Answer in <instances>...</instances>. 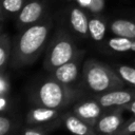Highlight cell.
I'll list each match as a JSON object with an SVG mask.
<instances>
[{
  "mask_svg": "<svg viewBox=\"0 0 135 135\" xmlns=\"http://www.w3.org/2000/svg\"><path fill=\"white\" fill-rule=\"evenodd\" d=\"M53 18L47 15L42 21L19 32L13 39V52L9 65L20 69L34 63L50 42Z\"/></svg>",
  "mask_w": 135,
  "mask_h": 135,
  "instance_id": "6da1fadb",
  "label": "cell"
},
{
  "mask_svg": "<svg viewBox=\"0 0 135 135\" xmlns=\"http://www.w3.org/2000/svg\"><path fill=\"white\" fill-rule=\"evenodd\" d=\"M82 78L85 86L96 94L123 89L126 83L115 69L93 58H89L83 62Z\"/></svg>",
  "mask_w": 135,
  "mask_h": 135,
  "instance_id": "7a4b0ae2",
  "label": "cell"
},
{
  "mask_svg": "<svg viewBox=\"0 0 135 135\" xmlns=\"http://www.w3.org/2000/svg\"><path fill=\"white\" fill-rule=\"evenodd\" d=\"M75 97V91L57 81L52 76L42 80L31 93L32 103L36 107L61 110Z\"/></svg>",
  "mask_w": 135,
  "mask_h": 135,
  "instance_id": "3957f363",
  "label": "cell"
},
{
  "mask_svg": "<svg viewBox=\"0 0 135 135\" xmlns=\"http://www.w3.org/2000/svg\"><path fill=\"white\" fill-rule=\"evenodd\" d=\"M78 52L79 50L69 32L63 27H59L47 44L43 68L47 72H53L55 69L72 60Z\"/></svg>",
  "mask_w": 135,
  "mask_h": 135,
  "instance_id": "277c9868",
  "label": "cell"
},
{
  "mask_svg": "<svg viewBox=\"0 0 135 135\" xmlns=\"http://www.w3.org/2000/svg\"><path fill=\"white\" fill-rule=\"evenodd\" d=\"M47 15H50L47 0H28L15 19L16 26L19 31H22L42 21Z\"/></svg>",
  "mask_w": 135,
  "mask_h": 135,
  "instance_id": "5b68a950",
  "label": "cell"
},
{
  "mask_svg": "<svg viewBox=\"0 0 135 135\" xmlns=\"http://www.w3.org/2000/svg\"><path fill=\"white\" fill-rule=\"evenodd\" d=\"M66 19L71 30L81 38H88L89 35V15L88 12L77 2L66 7Z\"/></svg>",
  "mask_w": 135,
  "mask_h": 135,
  "instance_id": "8992f818",
  "label": "cell"
},
{
  "mask_svg": "<svg viewBox=\"0 0 135 135\" xmlns=\"http://www.w3.org/2000/svg\"><path fill=\"white\" fill-rule=\"evenodd\" d=\"M94 98L103 109L119 108L135 100V90L116 89L102 94H96Z\"/></svg>",
  "mask_w": 135,
  "mask_h": 135,
  "instance_id": "52a82bcc",
  "label": "cell"
},
{
  "mask_svg": "<svg viewBox=\"0 0 135 135\" xmlns=\"http://www.w3.org/2000/svg\"><path fill=\"white\" fill-rule=\"evenodd\" d=\"M82 56H83V52L79 51L78 54L72 60H70L69 62L55 69L53 72H51L52 77L68 86L73 84L79 77L80 62H81Z\"/></svg>",
  "mask_w": 135,
  "mask_h": 135,
  "instance_id": "ba28073f",
  "label": "cell"
},
{
  "mask_svg": "<svg viewBox=\"0 0 135 135\" xmlns=\"http://www.w3.org/2000/svg\"><path fill=\"white\" fill-rule=\"evenodd\" d=\"M124 122L122 111L110 109V112L99 117L94 128L99 135H115Z\"/></svg>",
  "mask_w": 135,
  "mask_h": 135,
  "instance_id": "9c48e42d",
  "label": "cell"
},
{
  "mask_svg": "<svg viewBox=\"0 0 135 135\" xmlns=\"http://www.w3.org/2000/svg\"><path fill=\"white\" fill-rule=\"evenodd\" d=\"M102 110L104 109L94 98V99L83 100L76 103L73 107L72 112L76 114L79 118L84 120L86 123H89L90 126L95 127L97 120L102 115Z\"/></svg>",
  "mask_w": 135,
  "mask_h": 135,
  "instance_id": "30bf717a",
  "label": "cell"
},
{
  "mask_svg": "<svg viewBox=\"0 0 135 135\" xmlns=\"http://www.w3.org/2000/svg\"><path fill=\"white\" fill-rule=\"evenodd\" d=\"M62 122L65 129L73 135H99L95 128L79 118L73 112H68L61 115Z\"/></svg>",
  "mask_w": 135,
  "mask_h": 135,
  "instance_id": "8fae6325",
  "label": "cell"
},
{
  "mask_svg": "<svg viewBox=\"0 0 135 135\" xmlns=\"http://www.w3.org/2000/svg\"><path fill=\"white\" fill-rule=\"evenodd\" d=\"M59 116V110L35 105L28 111L26 115V121L31 126H41L54 121Z\"/></svg>",
  "mask_w": 135,
  "mask_h": 135,
  "instance_id": "7c38bea8",
  "label": "cell"
},
{
  "mask_svg": "<svg viewBox=\"0 0 135 135\" xmlns=\"http://www.w3.org/2000/svg\"><path fill=\"white\" fill-rule=\"evenodd\" d=\"M28 0H0V21L3 28L6 19H16Z\"/></svg>",
  "mask_w": 135,
  "mask_h": 135,
  "instance_id": "4fadbf2b",
  "label": "cell"
},
{
  "mask_svg": "<svg viewBox=\"0 0 135 135\" xmlns=\"http://www.w3.org/2000/svg\"><path fill=\"white\" fill-rule=\"evenodd\" d=\"M111 33L117 37L135 39V22L129 19H115L109 24Z\"/></svg>",
  "mask_w": 135,
  "mask_h": 135,
  "instance_id": "5bb4252c",
  "label": "cell"
},
{
  "mask_svg": "<svg viewBox=\"0 0 135 135\" xmlns=\"http://www.w3.org/2000/svg\"><path fill=\"white\" fill-rule=\"evenodd\" d=\"M107 32V21L101 15H91L89 18V35L96 42L103 40Z\"/></svg>",
  "mask_w": 135,
  "mask_h": 135,
  "instance_id": "9a60e30c",
  "label": "cell"
},
{
  "mask_svg": "<svg viewBox=\"0 0 135 135\" xmlns=\"http://www.w3.org/2000/svg\"><path fill=\"white\" fill-rule=\"evenodd\" d=\"M13 52V40L9 35L4 32V28H1L0 35V72L6 71V68L11 63Z\"/></svg>",
  "mask_w": 135,
  "mask_h": 135,
  "instance_id": "2e32d148",
  "label": "cell"
},
{
  "mask_svg": "<svg viewBox=\"0 0 135 135\" xmlns=\"http://www.w3.org/2000/svg\"><path fill=\"white\" fill-rule=\"evenodd\" d=\"M107 45L114 52H135V39H129L123 37H113L107 41Z\"/></svg>",
  "mask_w": 135,
  "mask_h": 135,
  "instance_id": "e0dca14e",
  "label": "cell"
},
{
  "mask_svg": "<svg viewBox=\"0 0 135 135\" xmlns=\"http://www.w3.org/2000/svg\"><path fill=\"white\" fill-rule=\"evenodd\" d=\"M91 15H101L104 8V0H75Z\"/></svg>",
  "mask_w": 135,
  "mask_h": 135,
  "instance_id": "ac0fdd59",
  "label": "cell"
},
{
  "mask_svg": "<svg viewBox=\"0 0 135 135\" xmlns=\"http://www.w3.org/2000/svg\"><path fill=\"white\" fill-rule=\"evenodd\" d=\"M115 70L126 83L135 86V68L127 64H118L115 66Z\"/></svg>",
  "mask_w": 135,
  "mask_h": 135,
  "instance_id": "d6986e66",
  "label": "cell"
},
{
  "mask_svg": "<svg viewBox=\"0 0 135 135\" xmlns=\"http://www.w3.org/2000/svg\"><path fill=\"white\" fill-rule=\"evenodd\" d=\"M11 93V81L9 75L6 71L0 72V95H9Z\"/></svg>",
  "mask_w": 135,
  "mask_h": 135,
  "instance_id": "ffe728a7",
  "label": "cell"
},
{
  "mask_svg": "<svg viewBox=\"0 0 135 135\" xmlns=\"http://www.w3.org/2000/svg\"><path fill=\"white\" fill-rule=\"evenodd\" d=\"M13 120L11 117L6 116L4 113L0 115V135H7L13 129Z\"/></svg>",
  "mask_w": 135,
  "mask_h": 135,
  "instance_id": "44dd1931",
  "label": "cell"
},
{
  "mask_svg": "<svg viewBox=\"0 0 135 135\" xmlns=\"http://www.w3.org/2000/svg\"><path fill=\"white\" fill-rule=\"evenodd\" d=\"M135 134V117L127 120L115 135H132Z\"/></svg>",
  "mask_w": 135,
  "mask_h": 135,
  "instance_id": "7402d4cb",
  "label": "cell"
},
{
  "mask_svg": "<svg viewBox=\"0 0 135 135\" xmlns=\"http://www.w3.org/2000/svg\"><path fill=\"white\" fill-rule=\"evenodd\" d=\"M9 104H11L9 95H0V112L5 113V111L8 110Z\"/></svg>",
  "mask_w": 135,
  "mask_h": 135,
  "instance_id": "603a6c76",
  "label": "cell"
},
{
  "mask_svg": "<svg viewBox=\"0 0 135 135\" xmlns=\"http://www.w3.org/2000/svg\"><path fill=\"white\" fill-rule=\"evenodd\" d=\"M114 109L122 111V112L123 111H128V112H131L132 114L135 115V100H133V101H131V102H129V103H127L124 105H121L119 108H114Z\"/></svg>",
  "mask_w": 135,
  "mask_h": 135,
  "instance_id": "cb8c5ba5",
  "label": "cell"
},
{
  "mask_svg": "<svg viewBox=\"0 0 135 135\" xmlns=\"http://www.w3.org/2000/svg\"><path fill=\"white\" fill-rule=\"evenodd\" d=\"M22 135H45L40 129L37 128H26L23 130Z\"/></svg>",
  "mask_w": 135,
  "mask_h": 135,
  "instance_id": "d4e9b609",
  "label": "cell"
},
{
  "mask_svg": "<svg viewBox=\"0 0 135 135\" xmlns=\"http://www.w3.org/2000/svg\"><path fill=\"white\" fill-rule=\"evenodd\" d=\"M68 1H75V0H68Z\"/></svg>",
  "mask_w": 135,
  "mask_h": 135,
  "instance_id": "484cf974",
  "label": "cell"
}]
</instances>
